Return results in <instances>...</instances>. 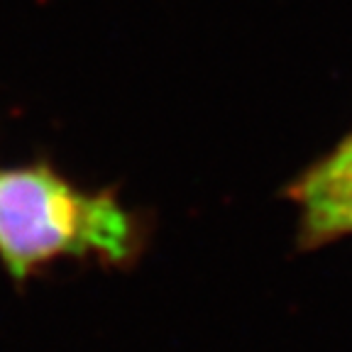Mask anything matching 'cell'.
Returning <instances> with one entry per match:
<instances>
[{"instance_id": "obj_1", "label": "cell", "mask_w": 352, "mask_h": 352, "mask_svg": "<svg viewBox=\"0 0 352 352\" xmlns=\"http://www.w3.org/2000/svg\"><path fill=\"white\" fill-rule=\"evenodd\" d=\"M138 252V226L113 196L83 193L50 166L0 171V262L12 279L59 257L120 264Z\"/></svg>"}, {"instance_id": "obj_2", "label": "cell", "mask_w": 352, "mask_h": 352, "mask_svg": "<svg viewBox=\"0 0 352 352\" xmlns=\"http://www.w3.org/2000/svg\"><path fill=\"white\" fill-rule=\"evenodd\" d=\"M298 206V248L316 250L352 235V132L289 188Z\"/></svg>"}]
</instances>
